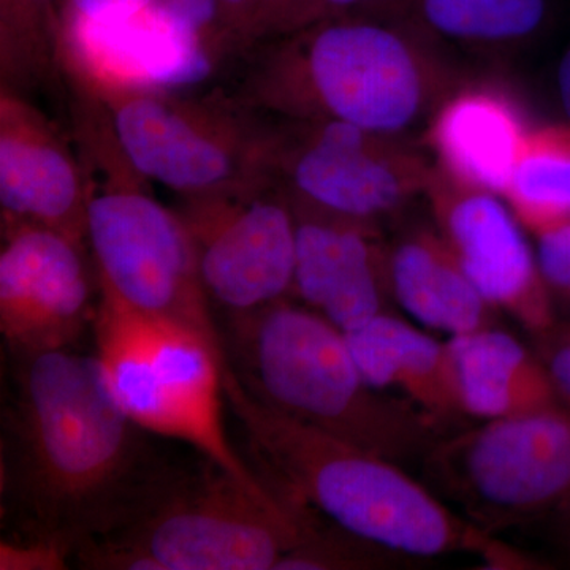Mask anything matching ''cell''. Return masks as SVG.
<instances>
[{
  "mask_svg": "<svg viewBox=\"0 0 570 570\" xmlns=\"http://www.w3.org/2000/svg\"><path fill=\"white\" fill-rule=\"evenodd\" d=\"M22 358L18 491L36 534L78 547L115 528L151 474L138 464V426L105 385L96 356L61 348Z\"/></svg>",
  "mask_w": 570,
  "mask_h": 570,
  "instance_id": "cell-1",
  "label": "cell"
},
{
  "mask_svg": "<svg viewBox=\"0 0 570 570\" xmlns=\"http://www.w3.org/2000/svg\"><path fill=\"white\" fill-rule=\"evenodd\" d=\"M249 104L287 121H337L409 137L464 78L406 22L355 11L266 40Z\"/></svg>",
  "mask_w": 570,
  "mask_h": 570,
  "instance_id": "cell-2",
  "label": "cell"
},
{
  "mask_svg": "<svg viewBox=\"0 0 570 570\" xmlns=\"http://www.w3.org/2000/svg\"><path fill=\"white\" fill-rule=\"evenodd\" d=\"M223 387L225 403L281 497L401 557L464 551L493 560L501 542L453 513L396 461L269 407L230 365Z\"/></svg>",
  "mask_w": 570,
  "mask_h": 570,
  "instance_id": "cell-3",
  "label": "cell"
},
{
  "mask_svg": "<svg viewBox=\"0 0 570 570\" xmlns=\"http://www.w3.org/2000/svg\"><path fill=\"white\" fill-rule=\"evenodd\" d=\"M313 517L206 461L184 478L151 472L118 524L81 542L77 558L88 569L277 570Z\"/></svg>",
  "mask_w": 570,
  "mask_h": 570,
  "instance_id": "cell-4",
  "label": "cell"
},
{
  "mask_svg": "<svg viewBox=\"0 0 570 570\" xmlns=\"http://www.w3.org/2000/svg\"><path fill=\"white\" fill-rule=\"evenodd\" d=\"M234 325L246 365L236 374L269 407L396 463L438 444L436 420L371 387L344 333L311 307L279 299Z\"/></svg>",
  "mask_w": 570,
  "mask_h": 570,
  "instance_id": "cell-5",
  "label": "cell"
},
{
  "mask_svg": "<svg viewBox=\"0 0 570 570\" xmlns=\"http://www.w3.org/2000/svg\"><path fill=\"white\" fill-rule=\"evenodd\" d=\"M94 324L105 385L135 425L186 442L255 493L279 494L228 441L223 420L227 356L200 337L134 313L105 292Z\"/></svg>",
  "mask_w": 570,
  "mask_h": 570,
  "instance_id": "cell-6",
  "label": "cell"
},
{
  "mask_svg": "<svg viewBox=\"0 0 570 570\" xmlns=\"http://www.w3.org/2000/svg\"><path fill=\"white\" fill-rule=\"evenodd\" d=\"M99 99L130 167L187 202L261 193L277 181L281 127L261 122L249 105L164 91Z\"/></svg>",
  "mask_w": 570,
  "mask_h": 570,
  "instance_id": "cell-7",
  "label": "cell"
},
{
  "mask_svg": "<svg viewBox=\"0 0 570 570\" xmlns=\"http://www.w3.org/2000/svg\"><path fill=\"white\" fill-rule=\"evenodd\" d=\"M88 242L100 292L157 324L200 337L225 355L183 216L137 184L121 179L102 189L92 184Z\"/></svg>",
  "mask_w": 570,
  "mask_h": 570,
  "instance_id": "cell-8",
  "label": "cell"
},
{
  "mask_svg": "<svg viewBox=\"0 0 570 570\" xmlns=\"http://www.w3.org/2000/svg\"><path fill=\"white\" fill-rule=\"evenodd\" d=\"M434 485L494 534L570 509V407L487 420L425 456Z\"/></svg>",
  "mask_w": 570,
  "mask_h": 570,
  "instance_id": "cell-9",
  "label": "cell"
},
{
  "mask_svg": "<svg viewBox=\"0 0 570 570\" xmlns=\"http://www.w3.org/2000/svg\"><path fill=\"white\" fill-rule=\"evenodd\" d=\"M433 163L409 137L337 121L281 127L276 178L292 200L376 223L425 197Z\"/></svg>",
  "mask_w": 570,
  "mask_h": 570,
  "instance_id": "cell-10",
  "label": "cell"
},
{
  "mask_svg": "<svg viewBox=\"0 0 570 570\" xmlns=\"http://www.w3.org/2000/svg\"><path fill=\"white\" fill-rule=\"evenodd\" d=\"M213 0L159 10V2L99 21L63 14L59 58L97 97L124 91L184 92L205 81L227 51Z\"/></svg>",
  "mask_w": 570,
  "mask_h": 570,
  "instance_id": "cell-11",
  "label": "cell"
},
{
  "mask_svg": "<svg viewBox=\"0 0 570 570\" xmlns=\"http://www.w3.org/2000/svg\"><path fill=\"white\" fill-rule=\"evenodd\" d=\"M272 189L187 202L183 214L206 292L234 316L279 302L294 288V206Z\"/></svg>",
  "mask_w": 570,
  "mask_h": 570,
  "instance_id": "cell-12",
  "label": "cell"
},
{
  "mask_svg": "<svg viewBox=\"0 0 570 570\" xmlns=\"http://www.w3.org/2000/svg\"><path fill=\"white\" fill-rule=\"evenodd\" d=\"M425 198L439 234L483 298L532 332L549 335L554 324L550 288L504 197L453 181L433 165Z\"/></svg>",
  "mask_w": 570,
  "mask_h": 570,
  "instance_id": "cell-13",
  "label": "cell"
},
{
  "mask_svg": "<svg viewBox=\"0 0 570 570\" xmlns=\"http://www.w3.org/2000/svg\"><path fill=\"white\" fill-rule=\"evenodd\" d=\"M91 298L81 243L31 224H3L0 330L21 356L67 348Z\"/></svg>",
  "mask_w": 570,
  "mask_h": 570,
  "instance_id": "cell-14",
  "label": "cell"
},
{
  "mask_svg": "<svg viewBox=\"0 0 570 570\" xmlns=\"http://www.w3.org/2000/svg\"><path fill=\"white\" fill-rule=\"evenodd\" d=\"M91 181L77 157L21 94H0V205L3 224L50 228L85 245Z\"/></svg>",
  "mask_w": 570,
  "mask_h": 570,
  "instance_id": "cell-15",
  "label": "cell"
},
{
  "mask_svg": "<svg viewBox=\"0 0 570 570\" xmlns=\"http://www.w3.org/2000/svg\"><path fill=\"white\" fill-rule=\"evenodd\" d=\"M291 202L294 288L303 302L343 333L389 313V250L379 243L374 224Z\"/></svg>",
  "mask_w": 570,
  "mask_h": 570,
  "instance_id": "cell-16",
  "label": "cell"
},
{
  "mask_svg": "<svg viewBox=\"0 0 570 570\" xmlns=\"http://www.w3.org/2000/svg\"><path fill=\"white\" fill-rule=\"evenodd\" d=\"M531 129L508 86L464 77L428 119L423 142L434 167L453 181L502 197Z\"/></svg>",
  "mask_w": 570,
  "mask_h": 570,
  "instance_id": "cell-17",
  "label": "cell"
},
{
  "mask_svg": "<svg viewBox=\"0 0 570 570\" xmlns=\"http://www.w3.org/2000/svg\"><path fill=\"white\" fill-rule=\"evenodd\" d=\"M344 336L371 387L400 392L438 423L464 415L448 343L390 313Z\"/></svg>",
  "mask_w": 570,
  "mask_h": 570,
  "instance_id": "cell-18",
  "label": "cell"
},
{
  "mask_svg": "<svg viewBox=\"0 0 570 570\" xmlns=\"http://www.w3.org/2000/svg\"><path fill=\"white\" fill-rule=\"evenodd\" d=\"M448 344L464 415L487 422L561 406L543 362L509 333L487 326Z\"/></svg>",
  "mask_w": 570,
  "mask_h": 570,
  "instance_id": "cell-19",
  "label": "cell"
},
{
  "mask_svg": "<svg viewBox=\"0 0 570 570\" xmlns=\"http://www.w3.org/2000/svg\"><path fill=\"white\" fill-rule=\"evenodd\" d=\"M389 283L393 298L426 328L453 337L491 326L494 307L439 232H414L390 250Z\"/></svg>",
  "mask_w": 570,
  "mask_h": 570,
  "instance_id": "cell-20",
  "label": "cell"
},
{
  "mask_svg": "<svg viewBox=\"0 0 570 570\" xmlns=\"http://www.w3.org/2000/svg\"><path fill=\"white\" fill-rule=\"evenodd\" d=\"M553 6V0H376L362 11L406 22L449 52H505L538 40Z\"/></svg>",
  "mask_w": 570,
  "mask_h": 570,
  "instance_id": "cell-21",
  "label": "cell"
},
{
  "mask_svg": "<svg viewBox=\"0 0 570 570\" xmlns=\"http://www.w3.org/2000/svg\"><path fill=\"white\" fill-rule=\"evenodd\" d=\"M532 234L570 223V124L532 126L502 195Z\"/></svg>",
  "mask_w": 570,
  "mask_h": 570,
  "instance_id": "cell-22",
  "label": "cell"
},
{
  "mask_svg": "<svg viewBox=\"0 0 570 570\" xmlns=\"http://www.w3.org/2000/svg\"><path fill=\"white\" fill-rule=\"evenodd\" d=\"M59 0H0L2 88L20 92L47 77L58 59Z\"/></svg>",
  "mask_w": 570,
  "mask_h": 570,
  "instance_id": "cell-23",
  "label": "cell"
},
{
  "mask_svg": "<svg viewBox=\"0 0 570 570\" xmlns=\"http://www.w3.org/2000/svg\"><path fill=\"white\" fill-rule=\"evenodd\" d=\"M376 0H264L247 29L245 48L330 18L367 9Z\"/></svg>",
  "mask_w": 570,
  "mask_h": 570,
  "instance_id": "cell-24",
  "label": "cell"
},
{
  "mask_svg": "<svg viewBox=\"0 0 570 570\" xmlns=\"http://www.w3.org/2000/svg\"><path fill=\"white\" fill-rule=\"evenodd\" d=\"M77 546L70 540L36 534L33 539L0 543L2 570H62L69 568V557Z\"/></svg>",
  "mask_w": 570,
  "mask_h": 570,
  "instance_id": "cell-25",
  "label": "cell"
},
{
  "mask_svg": "<svg viewBox=\"0 0 570 570\" xmlns=\"http://www.w3.org/2000/svg\"><path fill=\"white\" fill-rule=\"evenodd\" d=\"M216 31L227 51L243 48L247 29L264 0H213Z\"/></svg>",
  "mask_w": 570,
  "mask_h": 570,
  "instance_id": "cell-26",
  "label": "cell"
},
{
  "mask_svg": "<svg viewBox=\"0 0 570 570\" xmlns=\"http://www.w3.org/2000/svg\"><path fill=\"white\" fill-rule=\"evenodd\" d=\"M159 0H63L66 17L81 21H99L112 14L151 7Z\"/></svg>",
  "mask_w": 570,
  "mask_h": 570,
  "instance_id": "cell-27",
  "label": "cell"
},
{
  "mask_svg": "<svg viewBox=\"0 0 570 570\" xmlns=\"http://www.w3.org/2000/svg\"><path fill=\"white\" fill-rule=\"evenodd\" d=\"M562 404L570 407V330L560 333L550 343L549 356L543 362Z\"/></svg>",
  "mask_w": 570,
  "mask_h": 570,
  "instance_id": "cell-28",
  "label": "cell"
},
{
  "mask_svg": "<svg viewBox=\"0 0 570 570\" xmlns=\"http://www.w3.org/2000/svg\"><path fill=\"white\" fill-rule=\"evenodd\" d=\"M557 86L562 112L570 124V41L558 66Z\"/></svg>",
  "mask_w": 570,
  "mask_h": 570,
  "instance_id": "cell-29",
  "label": "cell"
},
{
  "mask_svg": "<svg viewBox=\"0 0 570 570\" xmlns=\"http://www.w3.org/2000/svg\"><path fill=\"white\" fill-rule=\"evenodd\" d=\"M554 292L566 296V298H570V247L568 254H566L564 261H562L560 273H558Z\"/></svg>",
  "mask_w": 570,
  "mask_h": 570,
  "instance_id": "cell-30",
  "label": "cell"
},
{
  "mask_svg": "<svg viewBox=\"0 0 570 570\" xmlns=\"http://www.w3.org/2000/svg\"><path fill=\"white\" fill-rule=\"evenodd\" d=\"M562 515H564L566 520H568V531H566V539H568V547L570 550V509L568 512L562 513Z\"/></svg>",
  "mask_w": 570,
  "mask_h": 570,
  "instance_id": "cell-31",
  "label": "cell"
}]
</instances>
